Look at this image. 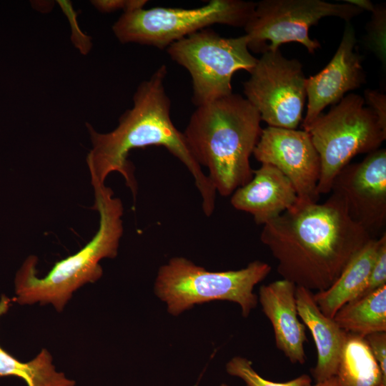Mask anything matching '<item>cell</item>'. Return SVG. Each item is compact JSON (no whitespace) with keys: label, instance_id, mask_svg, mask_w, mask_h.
Returning a JSON list of instances; mask_svg holds the SVG:
<instances>
[{"label":"cell","instance_id":"obj_1","mask_svg":"<svg viewBox=\"0 0 386 386\" xmlns=\"http://www.w3.org/2000/svg\"><path fill=\"white\" fill-rule=\"evenodd\" d=\"M370 239L332 193L322 204L297 200L260 234L282 279L315 292L331 286Z\"/></svg>","mask_w":386,"mask_h":386},{"label":"cell","instance_id":"obj_2","mask_svg":"<svg viewBox=\"0 0 386 386\" xmlns=\"http://www.w3.org/2000/svg\"><path fill=\"white\" fill-rule=\"evenodd\" d=\"M167 73V66L162 65L139 84L132 108L120 117L118 126L112 132L99 133L86 124L92 144L86 157L91 181L104 184L110 173L119 172L135 197L137 185L133 165L127 159L129 152L149 146L164 147L194 177L203 212L209 217L214 209L217 192L192 154L184 134L172 121L171 101L164 84Z\"/></svg>","mask_w":386,"mask_h":386},{"label":"cell","instance_id":"obj_3","mask_svg":"<svg viewBox=\"0 0 386 386\" xmlns=\"http://www.w3.org/2000/svg\"><path fill=\"white\" fill-rule=\"evenodd\" d=\"M257 110L237 94L197 107L183 132L199 164L205 166L215 190L232 194L249 182V158L259 139Z\"/></svg>","mask_w":386,"mask_h":386},{"label":"cell","instance_id":"obj_4","mask_svg":"<svg viewBox=\"0 0 386 386\" xmlns=\"http://www.w3.org/2000/svg\"><path fill=\"white\" fill-rule=\"evenodd\" d=\"M91 182L94 194V209L99 214L96 234L76 253L56 262L42 278L37 275V257L29 256L15 278L16 297L13 300L18 303L51 304L61 312L76 290L101 278L103 270L100 260L117 255L123 234L122 203L114 197L112 190L104 184Z\"/></svg>","mask_w":386,"mask_h":386},{"label":"cell","instance_id":"obj_5","mask_svg":"<svg viewBox=\"0 0 386 386\" xmlns=\"http://www.w3.org/2000/svg\"><path fill=\"white\" fill-rule=\"evenodd\" d=\"M272 267L256 260L238 270L209 272L184 257H174L158 272L154 290L178 315L196 304L212 300L237 303L247 317L257 305L254 287L270 273Z\"/></svg>","mask_w":386,"mask_h":386},{"label":"cell","instance_id":"obj_6","mask_svg":"<svg viewBox=\"0 0 386 386\" xmlns=\"http://www.w3.org/2000/svg\"><path fill=\"white\" fill-rule=\"evenodd\" d=\"M305 131L320 157V195L330 192L336 176L354 157L379 149L386 139V129L364 98L353 93L322 113Z\"/></svg>","mask_w":386,"mask_h":386},{"label":"cell","instance_id":"obj_7","mask_svg":"<svg viewBox=\"0 0 386 386\" xmlns=\"http://www.w3.org/2000/svg\"><path fill=\"white\" fill-rule=\"evenodd\" d=\"M257 2L212 0L192 9L153 7L124 13L112 26L122 44L135 43L159 49L213 24L244 27Z\"/></svg>","mask_w":386,"mask_h":386},{"label":"cell","instance_id":"obj_8","mask_svg":"<svg viewBox=\"0 0 386 386\" xmlns=\"http://www.w3.org/2000/svg\"><path fill=\"white\" fill-rule=\"evenodd\" d=\"M167 51L190 74L197 107L232 94L233 74L240 69L250 73L258 60L250 53L245 34L227 38L210 29L172 44Z\"/></svg>","mask_w":386,"mask_h":386},{"label":"cell","instance_id":"obj_9","mask_svg":"<svg viewBox=\"0 0 386 386\" xmlns=\"http://www.w3.org/2000/svg\"><path fill=\"white\" fill-rule=\"evenodd\" d=\"M364 11L344 1L322 0H262L257 2L254 12L244 27L248 47L256 53L275 51L286 43L297 42L310 54L320 47L309 35V29L327 16L346 22Z\"/></svg>","mask_w":386,"mask_h":386},{"label":"cell","instance_id":"obj_10","mask_svg":"<svg viewBox=\"0 0 386 386\" xmlns=\"http://www.w3.org/2000/svg\"><path fill=\"white\" fill-rule=\"evenodd\" d=\"M306 79L298 59L284 57L279 49L267 51L243 83V91L269 127L295 129L302 119Z\"/></svg>","mask_w":386,"mask_h":386},{"label":"cell","instance_id":"obj_11","mask_svg":"<svg viewBox=\"0 0 386 386\" xmlns=\"http://www.w3.org/2000/svg\"><path fill=\"white\" fill-rule=\"evenodd\" d=\"M330 192L344 202L350 217L371 238L382 236L386 227L385 149L346 165L334 179Z\"/></svg>","mask_w":386,"mask_h":386},{"label":"cell","instance_id":"obj_12","mask_svg":"<svg viewBox=\"0 0 386 386\" xmlns=\"http://www.w3.org/2000/svg\"><path fill=\"white\" fill-rule=\"evenodd\" d=\"M252 154L258 162L274 166L290 180L300 202H317L320 161L307 131L268 126L262 129Z\"/></svg>","mask_w":386,"mask_h":386},{"label":"cell","instance_id":"obj_13","mask_svg":"<svg viewBox=\"0 0 386 386\" xmlns=\"http://www.w3.org/2000/svg\"><path fill=\"white\" fill-rule=\"evenodd\" d=\"M353 26L345 23L339 46L330 61L306 79L307 112L302 127L306 130L329 105L337 104L347 92L366 83L363 57L356 50Z\"/></svg>","mask_w":386,"mask_h":386},{"label":"cell","instance_id":"obj_14","mask_svg":"<svg viewBox=\"0 0 386 386\" xmlns=\"http://www.w3.org/2000/svg\"><path fill=\"white\" fill-rule=\"evenodd\" d=\"M296 288L284 279L274 281L260 287L259 301L272 324L277 348L292 363L302 365L306 361V326L299 320Z\"/></svg>","mask_w":386,"mask_h":386},{"label":"cell","instance_id":"obj_15","mask_svg":"<svg viewBox=\"0 0 386 386\" xmlns=\"http://www.w3.org/2000/svg\"><path fill=\"white\" fill-rule=\"evenodd\" d=\"M297 200L290 180L274 166L262 164L253 170L252 179L232 193L230 202L237 210L251 214L256 224L264 225L290 209Z\"/></svg>","mask_w":386,"mask_h":386},{"label":"cell","instance_id":"obj_16","mask_svg":"<svg viewBox=\"0 0 386 386\" xmlns=\"http://www.w3.org/2000/svg\"><path fill=\"white\" fill-rule=\"evenodd\" d=\"M296 302L299 317L312 335L317 361L312 370L316 382L336 376L347 332L320 310L314 300V292L303 287H297Z\"/></svg>","mask_w":386,"mask_h":386},{"label":"cell","instance_id":"obj_17","mask_svg":"<svg viewBox=\"0 0 386 386\" xmlns=\"http://www.w3.org/2000/svg\"><path fill=\"white\" fill-rule=\"evenodd\" d=\"M385 234L370 239L351 258L331 286L314 292V300L326 317L332 319L342 306L357 297L370 275Z\"/></svg>","mask_w":386,"mask_h":386},{"label":"cell","instance_id":"obj_18","mask_svg":"<svg viewBox=\"0 0 386 386\" xmlns=\"http://www.w3.org/2000/svg\"><path fill=\"white\" fill-rule=\"evenodd\" d=\"M11 305V299L2 296L0 317ZM14 376L25 381L27 386H75L76 382L64 372H58L52 364V357L46 349L31 360L24 362L15 358L0 346V377Z\"/></svg>","mask_w":386,"mask_h":386},{"label":"cell","instance_id":"obj_19","mask_svg":"<svg viewBox=\"0 0 386 386\" xmlns=\"http://www.w3.org/2000/svg\"><path fill=\"white\" fill-rule=\"evenodd\" d=\"M336 376L341 386H379L386 384L380 367L365 337L348 333Z\"/></svg>","mask_w":386,"mask_h":386},{"label":"cell","instance_id":"obj_20","mask_svg":"<svg viewBox=\"0 0 386 386\" xmlns=\"http://www.w3.org/2000/svg\"><path fill=\"white\" fill-rule=\"evenodd\" d=\"M333 320L346 332L362 337L386 332V285L345 304Z\"/></svg>","mask_w":386,"mask_h":386},{"label":"cell","instance_id":"obj_21","mask_svg":"<svg viewBox=\"0 0 386 386\" xmlns=\"http://www.w3.org/2000/svg\"><path fill=\"white\" fill-rule=\"evenodd\" d=\"M230 375L241 378L247 386H305L312 382L307 375H302L292 380L276 382L260 376L252 367V362L242 357H234L226 365Z\"/></svg>","mask_w":386,"mask_h":386},{"label":"cell","instance_id":"obj_22","mask_svg":"<svg viewBox=\"0 0 386 386\" xmlns=\"http://www.w3.org/2000/svg\"><path fill=\"white\" fill-rule=\"evenodd\" d=\"M369 11L372 16L367 27V44L379 59L385 63L386 9L382 5L372 4Z\"/></svg>","mask_w":386,"mask_h":386},{"label":"cell","instance_id":"obj_23","mask_svg":"<svg viewBox=\"0 0 386 386\" xmlns=\"http://www.w3.org/2000/svg\"><path fill=\"white\" fill-rule=\"evenodd\" d=\"M384 285H386V233L383 235L370 275L355 300L364 297Z\"/></svg>","mask_w":386,"mask_h":386},{"label":"cell","instance_id":"obj_24","mask_svg":"<svg viewBox=\"0 0 386 386\" xmlns=\"http://www.w3.org/2000/svg\"><path fill=\"white\" fill-rule=\"evenodd\" d=\"M382 375L386 378V332L369 334L365 337Z\"/></svg>","mask_w":386,"mask_h":386},{"label":"cell","instance_id":"obj_25","mask_svg":"<svg viewBox=\"0 0 386 386\" xmlns=\"http://www.w3.org/2000/svg\"><path fill=\"white\" fill-rule=\"evenodd\" d=\"M147 3V0H112V1H91V4L96 9L102 12H112L122 9L125 12L144 8Z\"/></svg>","mask_w":386,"mask_h":386},{"label":"cell","instance_id":"obj_26","mask_svg":"<svg viewBox=\"0 0 386 386\" xmlns=\"http://www.w3.org/2000/svg\"><path fill=\"white\" fill-rule=\"evenodd\" d=\"M365 104L371 109L377 117L380 124L386 129V96L385 94L372 89L364 91Z\"/></svg>","mask_w":386,"mask_h":386},{"label":"cell","instance_id":"obj_27","mask_svg":"<svg viewBox=\"0 0 386 386\" xmlns=\"http://www.w3.org/2000/svg\"><path fill=\"white\" fill-rule=\"evenodd\" d=\"M305 386H341L339 379L337 376H333L325 380L317 382L315 385L310 383Z\"/></svg>","mask_w":386,"mask_h":386},{"label":"cell","instance_id":"obj_28","mask_svg":"<svg viewBox=\"0 0 386 386\" xmlns=\"http://www.w3.org/2000/svg\"><path fill=\"white\" fill-rule=\"evenodd\" d=\"M220 386H229V385H227L226 384H222Z\"/></svg>","mask_w":386,"mask_h":386},{"label":"cell","instance_id":"obj_29","mask_svg":"<svg viewBox=\"0 0 386 386\" xmlns=\"http://www.w3.org/2000/svg\"><path fill=\"white\" fill-rule=\"evenodd\" d=\"M379 386H386V384H381Z\"/></svg>","mask_w":386,"mask_h":386}]
</instances>
